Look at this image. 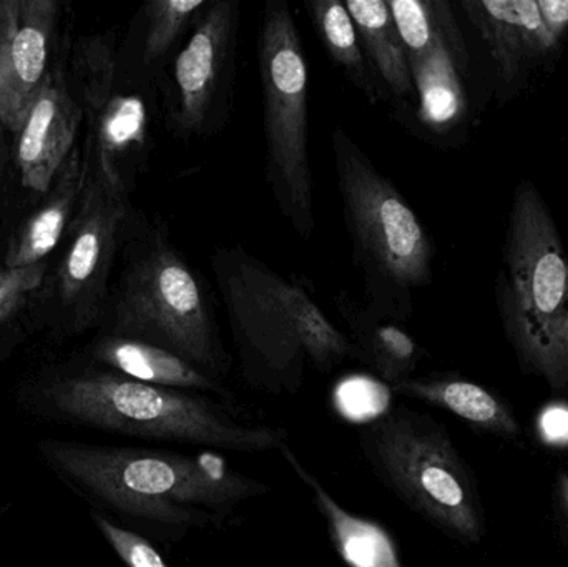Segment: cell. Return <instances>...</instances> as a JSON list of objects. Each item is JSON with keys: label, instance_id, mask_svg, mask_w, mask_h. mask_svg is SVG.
Here are the masks:
<instances>
[{"label": "cell", "instance_id": "obj_1", "mask_svg": "<svg viewBox=\"0 0 568 567\" xmlns=\"http://www.w3.org/2000/svg\"><path fill=\"white\" fill-rule=\"evenodd\" d=\"M43 465L92 512L153 546H176L220 529L272 486L233 468L216 453L43 439Z\"/></svg>", "mask_w": 568, "mask_h": 567}, {"label": "cell", "instance_id": "obj_2", "mask_svg": "<svg viewBox=\"0 0 568 567\" xmlns=\"http://www.w3.org/2000/svg\"><path fill=\"white\" fill-rule=\"evenodd\" d=\"M212 272L229 318L243 382L266 395H296L307 368L331 373L359 362L356 345L314 302L310 288L240 245L219 246Z\"/></svg>", "mask_w": 568, "mask_h": 567}, {"label": "cell", "instance_id": "obj_3", "mask_svg": "<svg viewBox=\"0 0 568 567\" xmlns=\"http://www.w3.org/2000/svg\"><path fill=\"white\" fill-rule=\"evenodd\" d=\"M36 415L162 445L268 453L287 445V429L263 422L239 402L146 385L112 369L50 378L36 389Z\"/></svg>", "mask_w": 568, "mask_h": 567}, {"label": "cell", "instance_id": "obj_4", "mask_svg": "<svg viewBox=\"0 0 568 567\" xmlns=\"http://www.w3.org/2000/svg\"><path fill=\"white\" fill-rule=\"evenodd\" d=\"M496 298L504 333L524 368L554 392H566L568 252L532 180L514 190Z\"/></svg>", "mask_w": 568, "mask_h": 567}, {"label": "cell", "instance_id": "obj_5", "mask_svg": "<svg viewBox=\"0 0 568 567\" xmlns=\"http://www.w3.org/2000/svg\"><path fill=\"white\" fill-rule=\"evenodd\" d=\"M331 150L367 305L404 322L413 313L414 293L433 282V240L396 185L343 126L331 130Z\"/></svg>", "mask_w": 568, "mask_h": 567}, {"label": "cell", "instance_id": "obj_6", "mask_svg": "<svg viewBox=\"0 0 568 567\" xmlns=\"http://www.w3.org/2000/svg\"><path fill=\"white\" fill-rule=\"evenodd\" d=\"M136 253L123 276L113 336L159 346L225 382L230 356L200 273L163 229Z\"/></svg>", "mask_w": 568, "mask_h": 567}, {"label": "cell", "instance_id": "obj_7", "mask_svg": "<svg viewBox=\"0 0 568 567\" xmlns=\"http://www.w3.org/2000/svg\"><path fill=\"white\" fill-rule=\"evenodd\" d=\"M359 449L377 482L410 512L474 545L484 526L476 492L446 429L429 415L394 406L364 426Z\"/></svg>", "mask_w": 568, "mask_h": 567}, {"label": "cell", "instance_id": "obj_8", "mask_svg": "<svg viewBox=\"0 0 568 567\" xmlns=\"http://www.w3.org/2000/svg\"><path fill=\"white\" fill-rule=\"evenodd\" d=\"M258 72L265 126L266 179L283 219L303 240L316 229L307 123V63L284 0H268L260 30Z\"/></svg>", "mask_w": 568, "mask_h": 567}, {"label": "cell", "instance_id": "obj_9", "mask_svg": "<svg viewBox=\"0 0 568 567\" xmlns=\"http://www.w3.org/2000/svg\"><path fill=\"white\" fill-rule=\"evenodd\" d=\"M240 3L209 2L175 55L166 113L179 139L209 135L225 120L235 80Z\"/></svg>", "mask_w": 568, "mask_h": 567}, {"label": "cell", "instance_id": "obj_10", "mask_svg": "<svg viewBox=\"0 0 568 567\" xmlns=\"http://www.w3.org/2000/svg\"><path fill=\"white\" fill-rule=\"evenodd\" d=\"M55 3L0 2V120L20 133L45 83Z\"/></svg>", "mask_w": 568, "mask_h": 567}, {"label": "cell", "instance_id": "obj_11", "mask_svg": "<svg viewBox=\"0 0 568 567\" xmlns=\"http://www.w3.org/2000/svg\"><path fill=\"white\" fill-rule=\"evenodd\" d=\"M463 9L496 62L500 102L517 95L530 73L559 52L537 0H466Z\"/></svg>", "mask_w": 568, "mask_h": 567}, {"label": "cell", "instance_id": "obj_12", "mask_svg": "<svg viewBox=\"0 0 568 567\" xmlns=\"http://www.w3.org/2000/svg\"><path fill=\"white\" fill-rule=\"evenodd\" d=\"M69 255L60 270L65 298H95L109 272L116 236L125 220V196L100 179L90 182Z\"/></svg>", "mask_w": 568, "mask_h": 567}, {"label": "cell", "instance_id": "obj_13", "mask_svg": "<svg viewBox=\"0 0 568 567\" xmlns=\"http://www.w3.org/2000/svg\"><path fill=\"white\" fill-rule=\"evenodd\" d=\"M79 119V107L65 89L47 77L20 130L17 159L27 189L49 192L72 153Z\"/></svg>", "mask_w": 568, "mask_h": 567}, {"label": "cell", "instance_id": "obj_14", "mask_svg": "<svg viewBox=\"0 0 568 567\" xmlns=\"http://www.w3.org/2000/svg\"><path fill=\"white\" fill-rule=\"evenodd\" d=\"M417 117L434 133L456 129L467 117V95L463 75L467 52L456 20H450L424 55L409 60Z\"/></svg>", "mask_w": 568, "mask_h": 567}, {"label": "cell", "instance_id": "obj_15", "mask_svg": "<svg viewBox=\"0 0 568 567\" xmlns=\"http://www.w3.org/2000/svg\"><path fill=\"white\" fill-rule=\"evenodd\" d=\"M282 455L294 475L310 493L317 513L326 525L334 551L347 567H407L390 533L379 523L354 515L324 488L323 483L284 445Z\"/></svg>", "mask_w": 568, "mask_h": 567}, {"label": "cell", "instance_id": "obj_16", "mask_svg": "<svg viewBox=\"0 0 568 567\" xmlns=\"http://www.w3.org/2000/svg\"><path fill=\"white\" fill-rule=\"evenodd\" d=\"M334 303L349 330L347 336L359 352L361 363L369 366L389 388L413 378L420 360V346L399 322L381 315L369 305H361L346 292L337 293Z\"/></svg>", "mask_w": 568, "mask_h": 567}, {"label": "cell", "instance_id": "obj_17", "mask_svg": "<svg viewBox=\"0 0 568 567\" xmlns=\"http://www.w3.org/2000/svg\"><path fill=\"white\" fill-rule=\"evenodd\" d=\"M95 358L106 369L146 385L239 402L225 382L212 378L185 360L149 343L112 335L97 346Z\"/></svg>", "mask_w": 568, "mask_h": 567}, {"label": "cell", "instance_id": "obj_18", "mask_svg": "<svg viewBox=\"0 0 568 567\" xmlns=\"http://www.w3.org/2000/svg\"><path fill=\"white\" fill-rule=\"evenodd\" d=\"M394 395L417 399L453 413L469 425L494 435L519 436L520 426L506 403L493 392L457 376H413L397 383Z\"/></svg>", "mask_w": 568, "mask_h": 567}, {"label": "cell", "instance_id": "obj_19", "mask_svg": "<svg viewBox=\"0 0 568 567\" xmlns=\"http://www.w3.org/2000/svg\"><path fill=\"white\" fill-rule=\"evenodd\" d=\"M346 9L356 26L367 63L384 93L413 99L409 59L400 42L386 0H347Z\"/></svg>", "mask_w": 568, "mask_h": 567}, {"label": "cell", "instance_id": "obj_20", "mask_svg": "<svg viewBox=\"0 0 568 567\" xmlns=\"http://www.w3.org/2000/svg\"><path fill=\"white\" fill-rule=\"evenodd\" d=\"M50 199L40 206L39 212L17 233L6 256L7 269H29L42 263L62 239L77 196L83 186V170L79 153L72 150L69 159L59 172Z\"/></svg>", "mask_w": 568, "mask_h": 567}, {"label": "cell", "instance_id": "obj_21", "mask_svg": "<svg viewBox=\"0 0 568 567\" xmlns=\"http://www.w3.org/2000/svg\"><path fill=\"white\" fill-rule=\"evenodd\" d=\"M306 9L327 55L369 103L376 105L383 99L384 90L367 63L346 3L339 0H311L306 2Z\"/></svg>", "mask_w": 568, "mask_h": 567}, {"label": "cell", "instance_id": "obj_22", "mask_svg": "<svg viewBox=\"0 0 568 567\" xmlns=\"http://www.w3.org/2000/svg\"><path fill=\"white\" fill-rule=\"evenodd\" d=\"M149 125V107L135 93L112 97L103 107L97 123V152L99 179L110 189L125 193L116 163L125 153L139 152L145 145Z\"/></svg>", "mask_w": 568, "mask_h": 567}, {"label": "cell", "instance_id": "obj_23", "mask_svg": "<svg viewBox=\"0 0 568 567\" xmlns=\"http://www.w3.org/2000/svg\"><path fill=\"white\" fill-rule=\"evenodd\" d=\"M206 6L209 0H153L146 3L143 65L152 67L165 59Z\"/></svg>", "mask_w": 568, "mask_h": 567}, {"label": "cell", "instance_id": "obj_24", "mask_svg": "<svg viewBox=\"0 0 568 567\" xmlns=\"http://www.w3.org/2000/svg\"><path fill=\"white\" fill-rule=\"evenodd\" d=\"M387 3L409 60L424 55L454 19L449 7L444 2L389 0Z\"/></svg>", "mask_w": 568, "mask_h": 567}, {"label": "cell", "instance_id": "obj_25", "mask_svg": "<svg viewBox=\"0 0 568 567\" xmlns=\"http://www.w3.org/2000/svg\"><path fill=\"white\" fill-rule=\"evenodd\" d=\"M393 389L369 376H349L337 383L333 392V408L343 422L371 425L390 409Z\"/></svg>", "mask_w": 568, "mask_h": 567}, {"label": "cell", "instance_id": "obj_26", "mask_svg": "<svg viewBox=\"0 0 568 567\" xmlns=\"http://www.w3.org/2000/svg\"><path fill=\"white\" fill-rule=\"evenodd\" d=\"M92 519L97 529L102 533L105 541L112 546L115 555L126 567H170L159 549L142 536L116 525L100 513L92 512Z\"/></svg>", "mask_w": 568, "mask_h": 567}, {"label": "cell", "instance_id": "obj_27", "mask_svg": "<svg viewBox=\"0 0 568 567\" xmlns=\"http://www.w3.org/2000/svg\"><path fill=\"white\" fill-rule=\"evenodd\" d=\"M43 263L29 269H0V325L22 305L23 300L42 283Z\"/></svg>", "mask_w": 568, "mask_h": 567}, {"label": "cell", "instance_id": "obj_28", "mask_svg": "<svg viewBox=\"0 0 568 567\" xmlns=\"http://www.w3.org/2000/svg\"><path fill=\"white\" fill-rule=\"evenodd\" d=\"M544 26L557 43L568 33V0H537Z\"/></svg>", "mask_w": 568, "mask_h": 567}, {"label": "cell", "instance_id": "obj_29", "mask_svg": "<svg viewBox=\"0 0 568 567\" xmlns=\"http://www.w3.org/2000/svg\"><path fill=\"white\" fill-rule=\"evenodd\" d=\"M559 493L560 498H562L564 506H566V512L568 515V473H564V475H560Z\"/></svg>", "mask_w": 568, "mask_h": 567}]
</instances>
